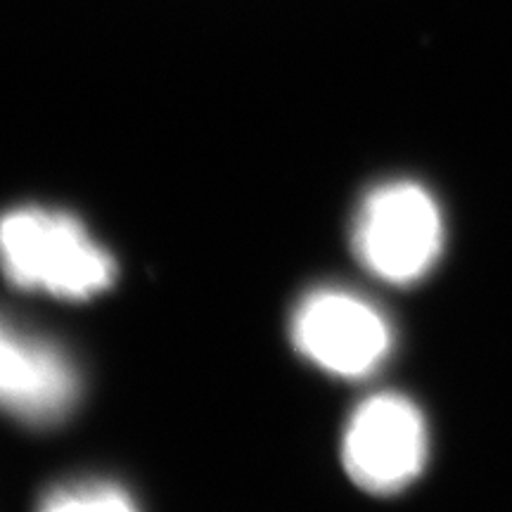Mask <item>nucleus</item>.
Masks as SVG:
<instances>
[{
  "label": "nucleus",
  "mask_w": 512,
  "mask_h": 512,
  "mask_svg": "<svg viewBox=\"0 0 512 512\" xmlns=\"http://www.w3.org/2000/svg\"><path fill=\"white\" fill-rule=\"evenodd\" d=\"M427 446V425L418 406L406 396L377 394L349 418L342 458L361 489L396 494L422 472Z\"/></svg>",
  "instance_id": "obj_4"
},
{
  "label": "nucleus",
  "mask_w": 512,
  "mask_h": 512,
  "mask_svg": "<svg viewBox=\"0 0 512 512\" xmlns=\"http://www.w3.org/2000/svg\"><path fill=\"white\" fill-rule=\"evenodd\" d=\"M354 252L377 278L408 285L425 278L444 249L439 204L411 181L384 183L356 211Z\"/></svg>",
  "instance_id": "obj_2"
},
{
  "label": "nucleus",
  "mask_w": 512,
  "mask_h": 512,
  "mask_svg": "<svg viewBox=\"0 0 512 512\" xmlns=\"http://www.w3.org/2000/svg\"><path fill=\"white\" fill-rule=\"evenodd\" d=\"M41 508L48 512H81V510H136V501L124 486L114 482H69L55 486L41 501Z\"/></svg>",
  "instance_id": "obj_6"
},
{
  "label": "nucleus",
  "mask_w": 512,
  "mask_h": 512,
  "mask_svg": "<svg viewBox=\"0 0 512 512\" xmlns=\"http://www.w3.org/2000/svg\"><path fill=\"white\" fill-rule=\"evenodd\" d=\"M79 399V375L50 339L0 316V411L43 427L67 418Z\"/></svg>",
  "instance_id": "obj_5"
},
{
  "label": "nucleus",
  "mask_w": 512,
  "mask_h": 512,
  "mask_svg": "<svg viewBox=\"0 0 512 512\" xmlns=\"http://www.w3.org/2000/svg\"><path fill=\"white\" fill-rule=\"evenodd\" d=\"M290 332L299 354L337 377L375 373L394 347L389 320L373 304L332 287L306 294Z\"/></svg>",
  "instance_id": "obj_3"
},
{
  "label": "nucleus",
  "mask_w": 512,
  "mask_h": 512,
  "mask_svg": "<svg viewBox=\"0 0 512 512\" xmlns=\"http://www.w3.org/2000/svg\"><path fill=\"white\" fill-rule=\"evenodd\" d=\"M0 268L15 287L91 299L114 283V259L74 216L19 207L0 216Z\"/></svg>",
  "instance_id": "obj_1"
}]
</instances>
